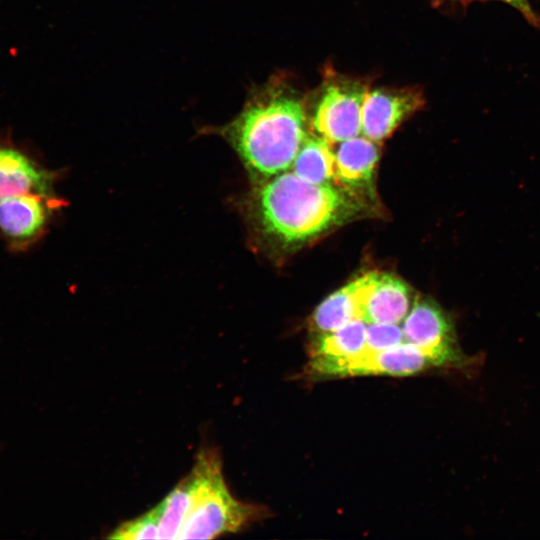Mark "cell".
I'll return each mask as SVG.
<instances>
[{"mask_svg":"<svg viewBox=\"0 0 540 540\" xmlns=\"http://www.w3.org/2000/svg\"><path fill=\"white\" fill-rule=\"evenodd\" d=\"M216 132L254 177L269 179L291 169L308 135L304 99L284 77L273 76L252 91L241 112Z\"/></svg>","mask_w":540,"mask_h":540,"instance_id":"obj_1","label":"cell"},{"mask_svg":"<svg viewBox=\"0 0 540 540\" xmlns=\"http://www.w3.org/2000/svg\"><path fill=\"white\" fill-rule=\"evenodd\" d=\"M359 204L351 190L309 183L286 171L258 189L254 213L264 234L283 244H296L348 220L360 210Z\"/></svg>","mask_w":540,"mask_h":540,"instance_id":"obj_2","label":"cell"},{"mask_svg":"<svg viewBox=\"0 0 540 540\" xmlns=\"http://www.w3.org/2000/svg\"><path fill=\"white\" fill-rule=\"evenodd\" d=\"M196 484L191 506L178 539H212L235 533L267 516L259 505L233 497L222 473V462L214 449L204 448L192 467Z\"/></svg>","mask_w":540,"mask_h":540,"instance_id":"obj_3","label":"cell"},{"mask_svg":"<svg viewBox=\"0 0 540 540\" xmlns=\"http://www.w3.org/2000/svg\"><path fill=\"white\" fill-rule=\"evenodd\" d=\"M369 87L364 81L326 70L315 98L311 124L331 143L359 136L362 106Z\"/></svg>","mask_w":540,"mask_h":540,"instance_id":"obj_4","label":"cell"},{"mask_svg":"<svg viewBox=\"0 0 540 540\" xmlns=\"http://www.w3.org/2000/svg\"><path fill=\"white\" fill-rule=\"evenodd\" d=\"M437 367L431 356L420 347L402 342L378 352L361 351L346 358L312 357L308 371L319 377L358 375L407 376Z\"/></svg>","mask_w":540,"mask_h":540,"instance_id":"obj_5","label":"cell"},{"mask_svg":"<svg viewBox=\"0 0 540 540\" xmlns=\"http://www.w3.org/2000/svg\"><path fill=\"white\" fill-rule=\"evenodd\" d=\"M404 341L428 353L437 367L463 368L469 358L462 352L451 317L435 301L418 299L403 320Z\"/></svg>","mask_w":540,"mask_h":540,"instance_id":"obj_6","label":"cell"},{"mask_svg":"<svg viewBox=\"0 0 540 540\" xmlns=\"http://www.w3.org/2000/svg\"><path fill=\"white\" fill-rule=\"evenodd\" d=\"M60 202L54 195L24 193L0 200V235L13 252L26 251L44 233Z\"/></svg>","mask_w":540,"mask_h":540,"instance_id":"obj_7","label":"cell"},{"mask_svg":"<svg viewBox=\"0 0 540 540\" xmlns=\"http://www.w3.org/2000/svg\"><path fill=\"white\" fill-rule=\"evenodd\" d=\"M424 104L423 92L417 87H379L368 90L362 106L361 133L380 142Z\"/></svg>","mask_w":540,"mask_h":540,"instance_id":"obj_8","label":"cell"},{"mask_svg":"<svg viewBox=\"0 0 540 540\" xmlns=\"http://www.w3.org/2000/svg\"><path fill=\"white\" fill-rule=\"evenodd\" d=\"M54 179L25 149L0 137V200L24 193L52 195Z\"/></svg>","mask_w":540,"mask_h":540,"instance_id":"obj_9","label":"cell"},{"mask_svg":"<svg viewBox=\"0 0 540 540\" xmlns=\"http://www.w3.org/2000/svg\"><path fill=\"white\" fill-rule=\"evenodd\" d=\"M377 272H369L328 296L314 311L310 328L317 336L333 332L362 318L364 301Z\"/></svg>","mask_w":540,"mask_h":540,"instance_id":"obj_10","label":"cell"},{"mask_svg":"<svg viewBox=\"0 0 540 540\" xmlns=\"http://www.w3.org/2000/svg\"><path fill=\"white\" fill-rule=\"evenodd\" d=\"M413 303L411 289L402 279L377 272L364 301L362 318L367 323L400 324Z\"/></svg>","mask_w":540,"mask_h":540,"instance_id":"obj_11","label":"cell"},{"mask_svg":"<svg viewBox=\"0 0 540 540\" xmlns=\"http://www.w3.org/2000/svg\"><path fill=\"white\" fill-rule=\"evenodd\" d=\"M378 143L364 135L339 142L335 151L336 180L350 188L368 185L380 156Z\"/></svg>","mask_w":540,"mask_h":540,"instance_id":"obj_12","label":"cell"},{"mask_svg":"<svg viewBox=\"0 0 540 540\" xmlns=\"http://www.w3.org/2000/svg\"><path fill=\"white\" fill-rule=\"evenodd\" d=\"M330 141L320 135H307L292 164L300 179L325 184L336 180L335 152Z\"/></svg>","mask_w":540,"mask_h":540,"instance_id":"obj_13","label":"cell"},{"mask_svg":"<svg viewBox=\"0 0 540 540\" xmlns=\"http://www.w3.org/2000/svg\"><path fill=\"white\" fill-rule=\"evenodd\" d=\"M196 478L191 470L158 504L160 511L158 539H178L189 512Z\"/></svg>","mask_w":540,"mask_h":540,"instance_id":"obj_14","label":"cell"},{"mask_svg":"<svg viewBox=\"0 0 540 540\" xmlns=\"http://www.w3.org/2000/svg\"><path fill=\"white\" fill-rule=\"evenodd\" d=\"M368 323L356 319L343 327L316 337L312 357L346 358L364 350Z\"/></svg>","mask_w":540,"mask_h":540,"instance_id":"obj_15","label":"cell"},{"mask_svg":"<svg viewBox=\"0 0 540 540\" xmlns=\"http://www.w3.org/2000/svg\"><path fill=\"white\" fill-rule=\"evenodd\" d=\"M160 511L158 505L146 513L117 526L108 538L124 540L158 539Z\"/></svg>","mask_w":540,"mask_h":540,"instance_id":"obj_16","label":"cell"},{"mask_svg":"<svg viewBox=\"0 0 540 540\" xmlns=\"http://www.w3.org/2000/svg\"><path fill=\"white\" fill-rule=\"evenodd\" d=\"M404 342L402 327L399 324L368 323L366 329L365 351L378 352L393 348Z\"/></svg>","mask_w":540,"mask_h":540,"instance_id":"obj_17","label":"cell"},{"mask_svg":"<svg viewBox=\"0 0 540 540\" xmlns=\"http://www.w3.org/2000/svg\"><path fill=\"white\" fill-rule=\"evenodd\" d=\"M474 1H488V0H432V4L435 7H442L447 5H459L467 6ZM503 2L514 9H516L524 19L534 28L540 30V15L533 9L530 0H495Z\"/></svg>","mask_w":540,"mask_h":540,"instance_id":"obj_18","label":"cell"}]
</instances>
